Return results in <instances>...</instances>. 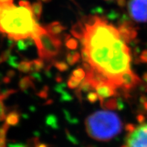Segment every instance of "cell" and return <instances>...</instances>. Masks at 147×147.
Segmentation results:
<instances>
[{
  "label": "cell",
  "mask_w": 147,
  "mask_h": 147,
  "mask_svg": "<svg viewBox=\"0 0 147 147\" xmlns=\"http://www.w3.org/2000/svg\"><path fill=\"white\" fill-rule=\"evenodd\" d=\"M84 25L87 32L80 41L89 52V63L93 67L110 79L131 69L129 49L118 29L97 16L87 17Z\"/></svg>",
  "instance_id": "1"
},
{
  "label": "cell",
  "mask_w": 147,
  "mask_h": 147,
  "mask_svg": "<svg viewBox=\"0 0 147 147\" xmlns=\"http://www.w3.org/2000/svg\"><path fill=\"white\" fill-rule=\"evenodd\" d=\"M19 5L15 6L12 3L0 5L1 32L14 41L32 38L39 25L29 1L22 0Z\"/></svg>",
  "instance_id": "2"
},
{
  "label": "cell",
  "mask_w": 147,
  "mask_h": 147,
  "mask_svg": "<svg viewBox=\"0 0 147 147\" xmlns=\"http://www.w3.org/2000/svg\"><path fill=\"white\" fill-rule=\"evenodd\" d=\"M88 135L99 141H108L118 135L122 129L119 116L110 111H97L85 121Z\"/></svg>",
  "instance_id": "3"
},
{
  "label": "cell",
  "mask_w": 147,
  "mask_h": 147,
  "mask_svg": "<svg viewBox=\"0 0 147 147\" xmlns=\"http://www.w3.org/2000/svg\"><path fill=\"white\" fill-rule=\"evenodd\" d=\"M32 38L38 49V55L42 59H52L59 53L61 41L58 36L48 32L45 27L38 25Z\"/></svg>",
  "instance_id": "4"
},
{
  "label": "cell",
  "mask_w": 147,
  "mask_h": 147,
  "mask_svg": "<svg viewBox=\"0 0 147 147\" xmlns=\"http://www.w3.org/2000/svg\"><path fill=\"white\" fill-rule=\"evenodd\" d=\"M122 147H147V123L140 125L129 132Z\"/></svg>",
  "instance_id": "5"
},
{
  "label": "cell",
  "mask_w": 147,
  "mask_h": 147,
  "mask_svg": "<svg viewBox=\"0 0 147 147\" xmlns=\"http://www.w3.org/2000/svg\"><path fill=\"white\" fill-rule=\"evenodd\" d=\"M127 9L134 21L138 23L147 22V0H129Z\"/></svg>",
  "instance_id": "6"
},
{
  "label": "cell",
  "mask_w": 147,
  "mask_h": 147,
  "mask_svg": "<svg viewBox=\"0 0 147 147\" xmlns=\"http://www.w3.org/2000/svg\"><path fill=\"white\" fill-rule=\"evenodd\" d=\"M118 30L120 36L127 44L131 43L136 38L138 32L136 27L126 14H123L120 18Z\"/></svg>",
  "instance_id": "7"
},
{
  "label": "cell",
  "mask_w": 147,
  "mask_h": 147,
  "mask_svg": "<svg viewBox=\"0 0 147 147\" xmlns=\"http://www.w3.org/2000/svg\"><path fill=\"white\" fill-rule=\"evenodd\" d=\"M120 87L125 90H130L135 87L140 82V80L131 69L122 73L119 76Z\"/></svg>",
  "instance_id": "8"
},
{
  "label": "cell",
  "mask_w": 147,
  "mask_h": 147,
  "mask_svg": "<svg viewBox=\"0 0 147 147\" xmlns=\"http://www.w3.org/2000/svg\"><path fill=\"white\" fill-rule=\"evenodd\" d=\"M117 86L115 85L113 83H101L99 84L97 87L95 88L97 95L100 97V104L104 102L106 99H108V97L114 96L117 94L116 89Z\"/></svg>",
  "instance_id": "9"
},
{
  "label": "cell",
  "mask_w": 147,
  "mask_h": 147,
  "mask_svg": "<svg viewBox=\"0 0 147 147\" xmlns=\"http://www.w3.org/2000/svg\"><path fill=\"white\" fill-rule=\"evenodd\" d=\"M86 30L85 25H82V22H77L73 25L71 29V33L75 38L78 40H82L85 37Z\"/></svg>",
  "instance_id": "10"
},
{
  "label": "cell",
  "mask_w": 147,
  "mask_h": 147,
  "mask_svg": "<svg viewBox=\"0 0 147 147\" xmlns=\"http://www.w3.org/2000/svg\"><path fill=\"white\" fill-rule=\"evenodd\" d=\"M45 28L51 34L58 36L59 34H60L63 31L65 30L66 27L63 26L60 22L54 21L50 24H49Z\"/></svg>",
  "instance_id": "11"
},
{
  "label": "cell",
  "mask_w": 147,
  "mask_h": 147,
  "mask_svg": "<svg viewBox=\"0 0 147 147\" xmlns=\"http://www.w3.org/2000/svg\"><path fill=\"white\" fill-rule=\"evenodd\" d=\"M19 85L20 89L22 91H25L29 88L30 87H34V83L33 78L31 76H25L22 78L19 81Z\"/></svg>",
  "instance_id": "12"
},
{
  "label": "cell",
  "mask_w": 147,
  "mask_h": 147,
  "mask_svg": "<svg viewBox=\"0 0 147 147\" xmlns=\"http://www.w3.org/2000/svg\"><path fill=\"white\" fill-rule=\"evenodd\" d=\"M20 120V115L16 111H12L5 118V123L9 125H16Z\"/></svg>",
  "instance_id": "13"
},
{
  "label": "cell",
  "mask_w": 147,
  "mask_h": 147,
  "mask_svg": "<svg viewBox=\"0 0 147 147\" xmlns=\"http://www.w3.org/2000/svg\"><path fill=\"white\" fill-rule=\"evenodd\" d=\"M101 106L103 108L110 110L117 109V99L110 98L106 99L101 104Z\"/></svg>",
  "instance_id": "14"
},
{
  "label": "cell",
  "mask_w": 147,
  "mask_h": 147,
  "mask_svg": "<svg viewBox=\"0 0 147 147\" xmlns=\"http://www.w3.org/2000/svg\"><path fill=\"white\" fill-rule=\"evenodd\" d=\"M32 11L34 13V17L36 19V21H38L41 17L42 12V4L40 1H37L34 2L32 5Z\"/></svg>",
  "instance_id": "15"
},
{
  "label": "cell",
  "mask_w": 147,
  "mask_h": 147,
  "mask_svg": "<svg viewBox=\"0 0 147 147\" xmlns=\"http://www.w3.org/2000/svg\"><path fill=\"white\" fill-rule=\"evenodd\" d=\"M45 123L47 125L51 127V128L54 129H59L58 121L57 117L54 115H49L46 117Z\"/></svg>",
  "instance_id": "16"
},
{
  "label": "cell",
  "mask_w": 147,
  "mask_h": 147,
  "mask_svg": "<svg viewBox=\"0 0 147 147\" xmlns=\"http://www.w3.org/2000/svg\"><path fill=\"white\" fill-rule=\"evenodd\" d=\"M80 55L78 52H70L67 53L66 60L69 65H73L80 60Z\"/></svg>",
  "instance_id": "17"
},
{
  "label": "cell",
  "mask_w": 147,
  "mask_h": 147,
  "mask_svg": "<svg viewBox=\"0 0 147 147\" xmlns=\"http://www.w3.org/2000/svg\"><path fill=\"white\" fill-rule=\"evenodd\" d=\"M78 89L80 90L82 93H86V92L92 91L93 90L95 89V88L93 87V86L92 85V84L89 81V80H87L86 78H84L81 82V83H80V86L78 87Z\"/></svg>",
  "instance_id": "18"
},
{
  "label": "cell",
  "mask_w": 147,
  "mask_h": 147,
  "mask_svg": "<svg viewBox=\"0 0 147 147\" xmlns=\"http://www.w3.org/2000/svg\"><path fill=\"white\" fill-rule=\"evenodd\" d=\"M45 67V63L42 59H35L32 61V68L31 71H39L44 68Z\"/></svg>",
  "instance_id": "19"
},
{
  "label": "cell",
  "mask_w": 147,
  "mask_h": 147,
  "mask_svg": "<svg viewBox=\"0 0 147 147\" xmlns=\"http://www.w3.org/2000/svg\"><path fill=\"white\" fill-rule=\"evenodd\" d=\"M32 68V61H22L19 63L18 69L23 73H28L31 71Z\"/></svg>",
  "instance_id": "20"
},
{
  "label": "cell",
  "mask_w": 147,
  "mask_h": 147,
  "mask_svg": "<svg viewBox=\"0 0 147 147\" xmlns=\"http://www.w3.org/2000/svg\"><path fill=\"white\" fill-rule=\"evenodd\" d=\"M65 41L66 47L68 49L74 50V49H76L77 47H78V42H77V40L74 39V38H71L69 35H66Z\"/></svg>",
  "instance_id": "21"
},
{
  "label": "cell",
  "mask_w": 147,
  "mask_h": 147,
  "mask_svg": "<svg viewBox=\"0 0 147 147\" xmlns=\"http://www.w3.org/2000/svg\"><path fill=\"white\" fill-rule=\"evenodd\" d=\"M82 81L79 80L77 79L76 77L74 76L72 74L71 75L70 77H69V80H67V86L69 89H77L79 86H80V83H81Z\"/></svg>",
  "instance_id": "22"
},
{
  "label": "cell",
  "mask_w": 147,
  "mask_h": 147,
  "mask_svg": "<svg viewBox=\"0 0 147 147\" xmlns=\"http://www.w3.org/2000/svg\"><path fill=\"white\" fill-rule=\"evenodd\" d=\"M72 75L75 76L78 80L82 81L84 78H85V71H84V69L81 68V67H78V68L74 69L72 72Z\"/></svg>",
  "instance_id": "23"
},
{
  "label": "cell",
  "mask_w": 147,
  "mask_h": 147,
  "mask_svg": "<svg viewBox=\"0 0 147 147\" xmlns=\"http://www.w3.org/2000/svg\"><path fill=\"white\" fill-rule=\"evenodd\" d=\"M9 125L5 123L1 129V147H5V136L8 129Z\"/></svg>",
  "instance_id": "24"
},
{
  "label": "cell",
  "mask_w": 147,
  "mask_h": 147,
  "mask_svg": "<svg viewBox=\"0 0 147 147\" xmlns=\"http://www.w3.org/2000/svg\"><path fill=\"white\" fill-rule=\"evenodd\" d=\"M87 100H88V102L91 103V104H94L98 100H100V97H99V95H97V92L90 91L87 94Z\"/></svg>",
  "instance_id": "25"
},
{
  "label": "cell",
  "mask_w": 147,
  "mask_h": 147,
  "mask_svg": "<svg viewBox=\"0 0 147 147\" xmlns=\"http://www.w3.org/2000/svg\"><path fill=\"white\" fill-rule=\"evenodd\" d=\"M54 65L58 70L61 71H67L69 69L68 64L63 61H55L54 63Z\"/></svg>",
  "instance_id": "26"
},
{
  "label": "cell",
  "mask_w": 147,
  "mask_h": 147,
  "mask_svg": "<svg viewBox=\"0 0 147 147\" xmlns=\"http://www.w3.org/2000/svg\"><path fill=\"white\" fill-rule=\"evenodd\" d=\"M63 113H64V115H65V119L68 121L69 123L73 124V125L78 123V119L76 118H73V117L71 116L70 113H69L67 110H63Z\"/></svg>",
  "instance_id": "27"
},
{
  "label": "cell",
  "mask_w": 147,
  "mask_h": 147,
  "mask_svg": "<svg viewBox=\"0 0 147 147\" xmlns=\"http://www.w3.org/2000/svg\"><path fill=\"white\" fill-rule=\"evenodd\" d=\"M12 47H10L9 49H7L3 51L2 53V54L1 55V63H3V62L5 61L8 59V58L10 57V55H11V51H12Z\"/></svg>",
  "instance_id": "28"
},
{
  "label": "cell",
  "mask_w": 147,
  "mask_h": 147,
  "mask_svg": "<svg viewBox=\"0 0 147 147\" xmlns=\"http://www.w3.org/2000/svg\"><path fill=\"white\" fill-rule=\"evenodd\" d=\"M8 63L9 65L14 68H18V65H19V63H18L17 61V57L15 56H12V55H10V57L8 58Z\"/></svg>",
  "instance_id": "29"
},
{
  "label": "cell",
  "mask_w": 147,
  "mask_h": 147,
  "mask_svg": "<svg viewBox=\"0 0 147 147\" xmlns=\"http://www.w3.org/2000/svg\"><path fill=\"white\" fill-rule=\"evenodd\" d=\"M81 56L82 59L83 60L84 62H87V63H89L90 61V56L89 53L88 52V51L85 48L82 47L81 50Z\"/></svg>",
  "instance_id": "30"
},
{
  "label": "cell",
  "mask_w": 147,
  "mask_h": 147,
  "mask_svg": "<svg viewBox=\"0 0 147 147\" xmlns=\"http://www.w3.org/2000/svg\"><path fill=\"white\" fill-rule=\"evenodd\" d=\"M61 96L60 100L61 102H69V101L72 100V97L71 96V95H69L67 92L64 91L61 93Z\"/></svg>",
  "instance_id": "31"
},
{
  "label": "cell",
  "mask_w": 147,
  "mask_h": 147,
  "mask_svg": "<svg viewBox=\"0 0 147 147\" xmlns=\"http://www.w3.org/2000/svg\"><path fill=\"white\" fill-rule=\"evenodd\" d=\"M16 91L13 89H8V90H5L3 91L1 93V101H3L4 99L7 98V97L10 96L11 94L15 93Z\"/></svg>",
  "instance_id": "32"
},
{
  "label": "cell",
  "mask_w": 147,
  "mask_h": 147,
  "mask_svg": "<svg viewBox=\"0 0 147 147\" xmlns=\"http://www.w3.org/2000/svg\"><path fill=\"white\" fill-rule=\"evenodd\" d=\"M65 133H66V136H67V138L69 141V142H71L74 144H78V140H77L74 136H73L72 135H71L70 133L68 131V130L66 129Z\"/></svg>",
  "instance_id": "33"
},
{
  "label": "cell",
  "mask_w": 147,
  "mask_h": 147,
  "mask_svg": "<svg viewBox=\"0 0 147 147\" xmlns=\"http://www.w3.org/2000/svg\"><path fill=\"white\" fill-rule=\"evenodd\" d=\"M66 87V84L65 83H63V82H60V83H59L58 84H57L56 86H55L54 89L55 91L57 92V93H61L62 92L65 91V88Z\"/></svg>",
  "instance_id": "34"
},
{
  "label": "cell",
  "mask_w": 147,
  "mask_h": 147,
  "mask_svg": "<svg viewBox=\"0 0 147 147\" xmlns=\"http://www.w3.org/2000/svg\"><path fill=\"white\" fill-rule=\"evenodd\" d=\"M48 90H49V88L46 86L41 91L39 92L38 95H39L40 97H42V98H47L48 97Z\"/></svg>",
  "instance_id": "35"
},
{
  "label": "cell",
  "mask_w": 147,
  "mask_h": 147,
  "mask_svg": "<svg viewBox=\"0 0 147 147\" xmlns=\"http://www.w3.org/2000/svg\"><path fill=\"white\" fill-rule=\"evenodd\" d=\"M30 76L33 78V80H36L38 82L42 81V77L40 76V74L38 73V71H34V72H32Z\"/></svg>",
  "instance_id": "36"
},
{
  "label": "cell",
  "mask_w": 147,
  "mask_h": 147,
  "mask_svg": "<svg viewBox=\"0 0 147 147\" xmlns=\"http://www.w3.org/2000/svg\"><path fill=\"white\" fill-rule=\"evenodd\" d=\"M5 109L3 105V101H1V121H3L5 119Z\"/></svg>",
  "instance_id": "37"
},
{
  "label": "cell",
  "mask_w": 147,
  "mask_h": 147,
  "mask_svg": "<svg viewBox=\"0 0 147 147\" xmlns=\"http://www.w3.org/2000/svg\"><path fill=\"white\" fill-rule=\"evenodd\" d=\"M125 108L123 102H122V100L120 98L117 99V109L119 110H123Z\"/></svg>",
  "instance_id": "38"
},
{
  "label": "cell",
  "mask_w": 147,
  "mask_h": 147,
  "mask_svg": "<svg viewBox=\"0 0 147 147\" xmlns=\"http://www.w3.org/2000/svg\"><path fill=\"white\" fill-rule=\"evenodd\" d=\"M8 147H27L26 145L23 143H9Z\"/></svg>",
  "instance_id": "39"
},
{
  "label": "cell",
  "mask_w": 147,
  "mask_h": 147,
  "mask_svg": "<svg viewBox=\"0 0 147 147\" xmlns=\"http://www.w3.org/2000/svg\"><path fill=\"white\" fill-rule=\"evenodd\" d=\"M140 59L142 62H147V51H143L141 55Z\"/></svg>",
  "instance_id": "40"
},
{
  "label": "cell",
  "mask_w": 147,
  "mask_h": 147,
  "mask_svg": "<svg viewBox=\"0 0 147 147\" xmlns=\"http://www.w3.org/2000/svg\"><path fill=\"white\" fill-rule=\"evenodd\" d=\"M117 3L119 7L123 8L126 5V0H117Z\"/></svg>",
  "instance_id": "41"
},
{
  "label": "cell",
  "mask_w": 147,
  "mask_h": 147,
  "mask_svg": "<svg viewBox=\"0 0 147 147\" xmlns=\"http://www.w3.org/2000/svg\"><path fill=\"white\" fill-rule=\"evenodd\" d=\"M135 128H136V127L134 126V125H131V124L127 125L126 127H125V129H126L127 131H129V132L132 131Z\"/></svg>",
  "instance_id": "42"
},
{
  "label": "cell",
  "mask_w": 147,
  "mask_h": 147,
  "mask_svg": "<svg viewBox=\"0 0 147 147\" xmlns=\"http://www.w3.org/2000/svg\"><path fill=\"white\" fill-rule=\"evenodd\" d=\"M14 75H15V72L13 70H10L8 71V73H7V76L9 77V78H12Z\"/></svg>",
  "instance_id": "43"
},
{
  "label": "cell",
  "mask_w": 147,
  "mask_h": 147,
  "mask_svg": "<svg viewBox=\"0 0 147 147\" xmlns=\"http://www.w3.org/2000/svg\"><path fill=\"white\" fill-rule=\"evenodd\" d=\"M35 144H36V147H49L45 144H42V143L38 144V142H35Z\"/></svg>",
  "instance_id": "44"
},
{
  "label": "cell",
  "mask_w": 147,
  "mask_h": 147,
  "mask_svg": "<svg viewBox=\"0 0 147 147\" xmlns=\"http://www.w3.org/2000/svg\"><path fill=\"white\" fill-rule=\"evenodd\" d=\"M13 2V0H1V3H11Z\"/></svg>",
  "instance_id": "45"
},
{
  "label": "cell",
  "mask_w": 147,
  "mask_h": 147,
  "mask_svg": "<svg viewBox=\"0 0 147 147\" xmlns=\"http://www.w3.org/2000/svg\"><path fill=\"white\" fill-rule=\"evenodd\" d=\"M10 80L11 78H9L8 76H5L4 78H3V82H5V83H8V82H10Z\"/></svg>",
  "instance_id": "46"
},
{
  "label": "cell",
  "mask_w": 147,
  "mask_h": 147,
  "mask_svg": "<svg viewBox=\"0 0 147 147\" xmlns=\"http://www.w3.org/2000/svg\"><path fill=\"white\" fill-rule=\"evenodd\" d=\"M39 1H43V2H45V3H48V2H50L51 0H39Z\"/></svg>",
  "instance_id": "47"
},
{
  "label": "cell",
  "mask_w": 147,
  "mask_h": 147,
  "mask_svg": "<svg viewBox=\"0 0 147 147\" xmlns=\"http://www.w3.org/2000/svg\"><path fill=\"white\" fill-rule=\"evenodd\" d=\"M105 1H111V0H105Z\"/></svg>",
  "instance_id": "48"
}]
</instances>
